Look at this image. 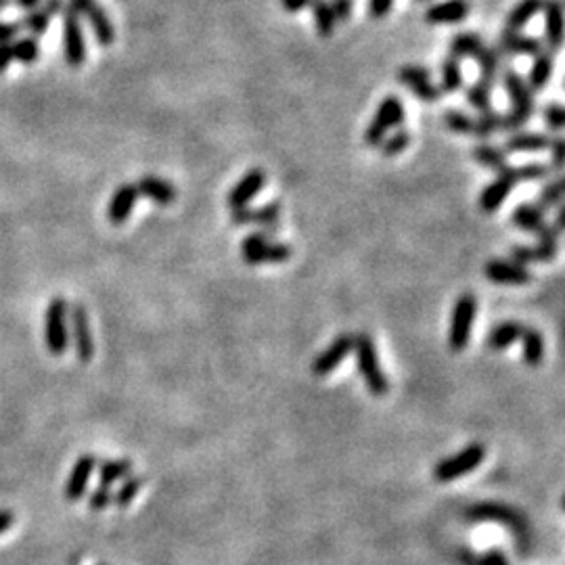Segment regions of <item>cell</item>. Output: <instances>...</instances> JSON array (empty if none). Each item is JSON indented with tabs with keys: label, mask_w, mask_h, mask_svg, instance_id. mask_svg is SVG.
<instances>
[{
	"label": "cell",
	"mask_w": 565,
	"mask_h": 565,
	"mask_svg": "<svg viewBox=\"0 0 565 565\" xmlns=\"http://www.w3.org/2000/svg\"><path fill=\"white\" fill-rule=\"evenodd\" d=\"M500 80H503L506 95H509L511 98V109L506 114H503V120H500V130L505 132L522 130L536 112L534 92L530 90V86L526 80H523V75L517 74L515 69L509 66H503V69H500Z\"/></svg>",
	"instance_id": "6da1fadb"
},
{
	"label": "cell",
	"mask_w": 565,
	"mask_h": 565,
	"mask_svg": "<svg viewBox=\"0 0 565 565\" xmlns=\"http://www.w3.org/2000/svg\"><path fill=\"white\" fill-rule=\"evenodd\" d=\"M451 55L459 57H467V59H474L480 67V80L486 82L488 86H494V82L498 80L500 69H503V59L505 57L500 55L497 49H490L480 36H475L474 32H463L457 34L451 40Z\"/></svg>",
	"instance_id": "7a4b0ae2"
},
{
	"label": "cell",
	"mask_w": 565,
	"mask_h": 565,
	"mask_svg": "<svg viewBox=\"0 0 565 565\" xmlns=\"http://www.w3.org/2000/svg\"><path fill=\"white\" fill-rule=\"evenodd\" d=\"M277 231L275 226H264V229L252 232V235L243 237L241 241V258L249 266L260 264H281L291 258V247L287 243L272 241V232Z\"/></svg>",
	"instance_id": "3957f363"
},
{
	"label": "cell",
	"mask_w": 565,
	"mask_h": 565,
	"mask_svg": "<svg viewBox=\"0 0 565 565\" xmlns=\"http://www.w3.org/2000/svg\"><path fill=\"white\" fill-rule=\"evenodd\" d=\"M354 358H357L358 375L363 377L366 388L373 396H386L389 392V381L383 373L380 358H377L375 343H373L369 334H357L354 335Z\"/></svg>",
	"instance_id": "277c9868"
},
{
	"label": "cell",
	"mask_w": 565,
	"mask_h": 565,
	"mask_svg": "<svg viewBox=\"0 0 565 565\" xmlns=\"http://www.w3.org/2000/svg\"><path fill=\"white\" fill-rule=\"evenodd\" d=\"M477 312V300L474 294H461L454 302L451 329H448V348L452 352H463L471 341V331H474Z\"/></svg>",
	"instance_id": "5b68a950"
},
{
	"label": "cell",
	"mask_w": 565,
	"mask_h": 565,
	"mask_svg": "<svg viewBox=\"0 0 565 565\" xmlns=\"http://www.w3.org/2000/svg\"><path fill=\"white\" fill-rule=\"evenodd\" d=\"M483 461H486V446L480 444V442H474V444L461 448V451L452 454V457L442 459L434 467V477L436 482L442 483L459 480V477L475 471Z\"/></svg>",
	"instance_id": "8992f818"
},
{
	"label": "cell",
	"mask_w": 565,
	"mask_h": 565,
	"mask_svg": "<svg viewBox=\"0 0 565 565\" xmlns=\"http://www.w3.org/2000/svg\"><path fill=\"white\" fill-rule=\"evenodd\" d=\"M44 340L51 354L61 357L69 346V306L66 298H52L44 314Z\"/></svg>",
	"instance_id": "52a82bcc"
},
{
	"label": "cell",
	"mask_w": 565,
	"mask_h": 565,
	"mask_svg": "<svg viewBox=\"0 0 565 565\" xmlns=\"http://www.w3.org/2000/svg\"><path fill=\"white\" fill-rule=\"evenodd\" d=\"M404 122V105H402L400 97L388 95L377 107L375 118L371 120L369 128L365 132V143L369 147H380L383 138L388 137V132L392 128H400Z\"/></svg>",
	"instance_id": "ba28073f"
},
{
	"label": "cell",
	"mask_w": 565,
	"mask_h": 565,
	"mask_svg": "<svg viewBox=\"0 0 565 565\" xmlns=\"http://www.w3.org/2000/svg\"><path fill=\"white\" fill-rule=\"evenodd\" d=\"M63 55L69 67H80L86 61V40L80 15L72 7H63Z\"/></svg>",
	"instance_id": "9c48e42d"
},
{
	"label": "cell",
	"mask_w": 565,
	"mask_h": 565,
	"mask_svg": "<svg viewBox=\"0 0 565 565\" xmlns=\"http://www.w3.org/2000/svg\"><path fill=\"white\" fill-rule=\"evenodd\" d=\"M67 7H72L80 17H84L86 21L90 23L92 34H95L97 43L101 46L114 44L115 40V27L112 20H109L107 13L97 0H69Z\"/></svg>",
	"instance_id": "30bf717a"
},
{
	"label": "cell",
	"mask_w": 565,
	"mask_h": 565,
	"mask_svg": "<svg viewBox=\"0 0 565 565\" xmlns=\"http://www.w3.org/2000/svg\"><path fill=\"white\" fill-rule=\"evenodd\" d=\"M69 340L74 341L78 360L89 363L95 357V340H92L89 312H86L82 304H75L69 310Z\"/></svg>",
	"instance_id": "8fae6325"
},
{
	"label": "cell",
	"mask_w": 565,
	"mask_h": 565,
	"mask_svg": "<svg viewBox=\"0 0 565 565\" xmlns=\"http://www.w3.org/2000/svg\"><path fill=\"white\" fill-rule=\"evenodd\" d=\"M469 520L471 522H494L503 523V526L515 530V532L523 534L528 530V523L523 520L520 511H515L514 506L503 505V503H480L474 505L469 509Z\"/></svg>",
	"instance_id": "7c38bea8"
},
{
	"label": "cell",
	"mask_w": 565,
	"mask_h": 565,
	"mask_svg": "<svg viewBox=\"0 0 565 565\" xmlns=\"http://www.w3.org/2000/svg\"><path fill=\"white\" fill-rule=\"evenodd\" d=\"M398 80L409 89L412 95H417L425 103H438L442 90L438 84L432 82V75L423 66H402L398 69Z\"/></svg>",
	"instance_id": "4fadbf2b"
},
{
	"label": "cell",
	"mask_w": 565,
	"mask_h": 565,
	"mask_svg": "<svg viewBox=\"0 0 565 565\" xmlns=\"http://www.w3.org/2000/svg\"><path fill=\"white\" fill-rule=\"evenodd\" d=\"M515 186H517V178H515L514 166H506L505 170L497 172V178H494L490 184H486V189L480 193V200H477V206H480L482 212L486 214L497 212Z\"/></svg>",
	"instance_id": "5bb4252c"
},
{
	"label": "cell",
	"mask_w": 565,
	"mask_h": 565,
	"mask_svg": "<svg viewBox=\"0 0 565 565\" xmlns=\"http://www.w3.org/2000/svg\"><path fill=\"white\" fill-rule=\"evenodd\" d=\"M352 348H354V335L341 334L340 337H337V340L331 341L317 358L312 360L310 363L312 375H317V377L331 375V373H334L337 366L343 363V358H346L348 354H352Z\"/></svg>",
	"instance_id": "9a60e30c"
},
{
	"label": "cell",
	"mask_w": 565,
	"mask_h": 565,
	"mask_svg": "<svg viewBox=\"0 0 565 565\" xmlns=\"http://www.w3.org/2000/svg\"><path fill=\"white\" fill-rule=\"evenodd\" d=\"M483 275H486L488 281L498 285H526L532 281V272L528 271V266L515 260H488L486 266H483Z\"/></svg>",
	"instance_id": "2e32d148"
},
{
	"label": "cell",
	"mask_w": 565,
	"mask_h": 565,
	"mask_svg": "<svg viewBox=\"0 0 565 565\" xmlns=\"http://www.w3.org/2000/svg\"><path fill=\"white\" fill-rule=\"evenodd\" d=\"M497 51L503 57H534L540 51H545L543 40L536 36H528L520 30H506L498 36Z\"/></svg>",
	"instance_id": "e0dca14e"
},
{
	"label": "cell",
	"mask_w": 565,
	"mask_h": 565,
	"mask_svg": "<svg viewBox=\"0 0 565 565\" xmlns=\"http://www.w3.org/2000/svg\"><path fill=\"white\" fill-rule=\"evenodd\" d=\"M264 184H266L264 170L254 168V170L246 172L241 178H239V183L229 191V195H226V206H229L231 209L249 206V201H252L254 197L264 189Z\"/></svg>",
	"instance_id": "ac0fdd59"
},
{
	"label": "cell",
	"mask_w": 565,
	"mask_h": 565,
	"mask_svg": "<svg viewBox=\"0 0 565 565\" xmlns=\"http://www.w3.org/2000/svg\"><path fill=\"white\" fill-rule=\"evenodd\" d=\"M540 13L545 15L543 44L546 46V51L555 55L563 46V3L561 0H545Z\"/></svg>",
	"instance_id": "d6986e66"
},
{
	"label": "cell",
	"mask_w": 565,
	"mask_h": 565,
	"mask_svg": "<svg viewBox=\"0 0 565 565\" xmlns=\"http://www.w3.org/2000/svg\"><path fill=\"white\" fill-rule=\"evenodd\" d=\"M138 201V189L137 184L124 183L115 189V193L112 195V200L107 203V220L115 226L124 224L130 214L134 212Z\"/></svg>",
	"instance_id": "ffe728a7"
},
{
	"label": "cell",
	"mask_w": 565,
	"mask_h": 565,
	"mask_svg": "<svg viewBox=\"0 0 565 565\" xmlns=\"http://www.w3.org/2000/svg\"><path fill=\"white\" fill-rule=\"evenodd\" d=\"M551 134L540 130H515L506 137L503 151L509 153H538V151L549 149Z\"/></svg>",
	"instance_id": "44dd1931"
},
{
	"label": "cell",
	"mask_w": 565,
	"mask_h": 565,
	"mask_svg": "<svg viewBox=\"0 0 565 565\" xmlns=\"http://www.w3.org/2000/svg\"><path fill=\"white\" fill-rule=\"evenodd\" d=\"M97 467V457L95 454H82L78 461L74 463L72 471H69L67 483H66V498L67 500H80L86 494V486L92 471Z\"/></svg>",
	"instance_id": "7402d4cb"
},
{
	"label": "cell",
	"mask_w": 565,
	"mask_h": 565,
	"mask_svg": "<svg viewBox=\"0 0 565 565\" xmlns=\"http://www.w3.org/2000/svg\"><path fill=\"white\" fill-rule=\"evenodd\" d=\"M279 214H281V203L279 201H271L262 208L246 206V208L232 209V224H239V226L254 224V226H262V229H264V226L277 224Z\"/></svg>",
	"instance_id": "603a6c76"
},
{
	"label": "cell",
	"mask_w": 565,
	"mask_h": 565,
	"mask_svg": "<svg viewBox=\"0 0 565 565\" xmlns=\"http://www.w3.org/2000/svg\"><path fill=\"white\" fill-rule=\"evenodd\" d=\"M137 189L138 195L149 197L157 206H172L174 200H177V189H174L170 180L155 177V174H145L137 183Z\"/></svg>",
	"instance_id": "cb8c5ba5"
},
{
	"label": "cell",
	"mask_w": 565,
	"mask_h": 565,
	"mask_svg": "<svg viewBox=\"0 0 565 565\" xmlns=\"http://www.w3.org/2000/svg\"><path fill=\"white\" fill-rule=\"evenodd\" d=\"M557 241L555 239H538L536 246H515L511 247V260L520 262L528 266L534 262H551L557 255Z\"/></svg>",
	"instance_id": "d4e9b609"
},
{
	"label": "cell",
	"mask_w": 565,
	"mask_h": 565,
	"mask_svg": "<svg viewBox=\"0 0 565 565\" xmlns=\"http://www.w3.org/2000/svg\"><path fill=\"white\" fill-rule=\"evenodd\" d=\"M469 15L467 0H442L434 3L432 7L425 11V21L428 23H459Z\"/></svg>",
	"instance_id": "484cf974"
},
{
	"label": "cell",
	"mask_w": 565,
	"mask_h": 565,
	"mask_svg": "<svg viewBox=\"0 0 565 565\" xmlns=\"http://www.w3.org/2000/svg\"><path fill=\"white\" fill-rule=\"evenodd\" d=\"M553 72H555V55L551 51H540L538 55H534L532 67L528 72V86L532 92H543L546 84L551 82Z\"/></svg>",
	"instance_id": "4316f807"
},
{
	"label": "cell",
	"mask_w": 565,
	"mask_h": 565,
	"mask_svg": "<svg viewBox=\"0 0 565 565\" xmlns=\"http://www.w3.org/2000/svg\"><path fill=\"white\" fill-rule=\"evenodd\" d=\"M511 223H514L517 229L534 232L536 237L540 235L546 229L545 223V209H540L536 203H520L511 214Z\"/></svg>",
	"instance_id": "83f0119b"
},
{
	"label": "cell",
	"mask_w": 565,
	"mask_h": 565,
	"mask_svg": "<svg viewBox=\"0 0 565 565\" xmlns=\"http://www.w3.org/2000/svg\"><path fill=\"white\" fill-rule=\"evenodd\" d=\"M523 329L526 327L522 323H517V320H505V323L490 329V334L486 337L488 348L494 349V352H500V349L514 346L515 341H520Z\"/></svg>",
	"instance_id": "f1b7e54d"
},
{
	"label": "cell",
	"mask_w": 565,
	"mask_h": 565,
	"mask_svg": "<svg viewBox=\"0 0 565 565\" xmlns=\"http://www.w3.org/2000/svg\"><path fill=\"white\" fill-rule=\"evenodd\" d=\"M522 357L528 366H538L545 358V337L538 329L526 327L520 337Z\"/></svg>",
	"instance_id": "f546056e"
},
{
	"label": "cell",
	"mask_w": 565,
	"mask_h": 565,
	"mask_svg": "<svg viewBox=\"0 0 565 565\" xmlns=\"http://www.w3.org/2000/svg\"><path fill=\"white\" fill-rule=\"evenodd\" d=\"M63 7H66V4H63V0H46L43 9L30 11V15L26 17L23 26H26L32 34H43V32H46V27L51 26L52 15L59 13Z\"/></svg>",
	"instance_id": "4dcf8cb0"
},
{
	"label": "cell",
	"mask_w": 565,
	"mask_h": 565,
	"mask_svg": "<svg viewBox=\"0 0 565 565\" xmlns=\"http://www.w3.org/2000/svg\"><path fill=\"white\" fill-rule=\"evenodd\" d=\"M440 90L448 92V95H454L463 89V69H461V59L454 55H448L440 66Z\"/></svg>",
	"instance_id": "1f68e13d"
},
{
	"label": "cell",
	"mask_w": 565,
	"mask_h": 565,
	"mask_svg": "<svg viewBox=\"0 0 565 565\" xmlns=\"http://www.w3.org/2000/svg\"><path fill=\"white\" fill-rule=\"evenodd\" d=\"M471 155H474V160L477 161V164L490 168V170H494V172L505 170V168L509 166L505 151L492 143L480 141L474 149H471Z\"/></svg>",
	"instance_id": "d6a6232c"
},
{
	"label": "cell",
	"mask_w": 565,
	"mask_h": 565,
	"mask_svg": "<svg viewBox=\"0 0 565 565\" xmlns=\"http://www.w3.org/2000/svg\"><path fill=\"white\" fill-rule=\"evenodd\" d=\"M543 4L545 0H520V3L509 11V17H506V30H522L526 23L532 21V17L543 11Z\"/></svg>",
	"instance_id": "836d02e7"
},
{
	"label": "cell",
	"mask_w": 565,
	"mask_h": 565,
	"mask_svg": "<svg viewBox=\"0 0 565 565\" xmlns=\"http://www.w3.org/2000/svg\"><path fill=\"white\" fill-rule=\"evenodd\" d=\"M310 9H312V15H314V26H317L320 36L323 38L334 36L337 20H335L334 9H331L329 0H312Z\"/></svg>",
	"instance_id": "e575fe53"
},
{
	"label": "cell",
	"mask_w": 565,
	"mask_h": 565,
	"mask_svg": "<svg viewBox=\"0 0 565 565\" xmlns=\"http://www.w3.org/2000/svg\"><path fill=\"white\" fill-rule=\"evenodd\" d=\"M132 474V461L126 459H115V461H103L98 463V480L105 486H112V483L124 480Z\"/></svg>",
	"instance_id": "d590c367"
},
{
	"label": "cell",
	"mask_w": 565,
	"mask_h": 565,
	"mask_svg": "<svg viewBox=\"0 0 565 565\" xmlns=\"http://www.w3.org/2000/svg\"><path fill=\"white\" fill-rule=\"evenodd\" d=\"M563 189H565V183L561 177L553 178L546 183L543 189H540L538 197H536V206H538L540 209H551V208H557L561 206L563 201Z\"/></svg>",
	"instance_id": "8d00e7d4"
},
{
	"label": "cell",
	"mask_w": 565,
	"mask_h": 565,
	"mask_svg": "<svg viewBox=\"0 0 565 565\" xmlns=\"http://www.w3.org/2000/svg\"><path fill=\"white\" fill-rule=\"evenodd\" d=\"M467 103L480 114L492 109V86L477 80V82H474L467 89Z\"/></svg>",
	"instance_id": "74e56055"
},
{
	"label": "cell",
	"mask_w": 565,
	"mask_h": 565,
	"mask_svg": "<svg viewBox=\"0 0 565 565\" xmlns=\"http://www.w3.org/2000/svg\"><path fill=\"white\" fill-rule=\"evenodd\" d=\"M411 145V132L406 130V128H396L394 134H388L386 138H383V143L380 145L381 147V153L386 157H396L400 155L402 151H404L406 147Z\"/></svg>",
	"instance_id": "f35d334b"
},
{
	"label": "cell",
	"mask_w": 565,
	"mask_h": 565,
	"mask_svg": "<svg viewBox=\"0 0 565 565\" xmlns=\"http://www.w3.org/2000/svg\"><path fill=\"white\" fill-rule=\"evenodd\" d=\"M444 124L451 128L452 132L469 134V137H474L475 118L474 115L461 112V109H448V112L444 114Z\"/></svg>",
	"instance_id": "ab89813d"
},
{
	"label": "cell",
	"mask_w": 565,
	"mask_h": 565,
	"mask_svg": "<svg viewBox=\"0 0 565 565\" xmlns=\"http://www.w3.org/2000/svg\"><path fill=\"white\" fill-rule=\"evenodd\" d=\"M500 120H503V114L494 112V109H488V112L480 114L475 118V128H474V137L480 138V141H483V138H488L490 134L498 132L500 130Z\"/></svg>",
	"instance_id": "60d3db41"
},
{
	"label": "cell",
	"mask_w": 565,
	"mask_h": 565,
	"mask_svg": "<svg viewBox=\"0 0 565 565\" xmlns=\"http://www.w3.org/2000/svg\"><path fill=\"white\" fill-rule=\"evenodd\" d=\"M143 486V480L137 475H128L126 482L122 483V486L118 488V492H115L114 497V503L120 506V509H126V506H130V503L134 498H137L138 490H141Z\"/></svg>",
	"instance_id": "b9f144b4"
},
{
	"label": "cell",
	"mask_w": 565,
	"mask_h": 565,
	"mask_svg": "<svg viewBox=\"0 0 565 565\" xmlns=\"http://www.w3.org/2000/svg\"><path fill=\"white\" fill-rule=\"evenodd\" d=\"M517 183H523V180H543L551 174V166L543 164V161H530V164L514 166Z\"/></svg>",
	"instance_id": "7bdbcfd3"
},
{
	"label": "cell",
	"mask_w": 565,
	"mask_h": 565,
	"mask_svg": "<svg viewBox=\"0 0 565 565\" xmlns=\"http://www.w3.org/2000/svg\"><path fill=\"white\" fill-rule=\"evenodd\" d=\"M13 51H15V61H21V63H34L40 55V46L36 43V38L17 40V43L13 44Z\"/></svg>",
	"instance_id": "ee69618b"
},
{
	"label": "cell",
	"mask_w": 565,
	"mask_h": 565,
	"mask_svg": "<svg viewBox=\"0 0 565 565\" xmlns=\"http://www.w3.org/2000/svg\"><path fill=\"white\" fill-rule=\"evenodd\" d=\"M543 122L551 132H561L565 124V112L561 103H549L543 107Z\"/></svg>",
	"instance_id": "f6af8a7d"
},
{
	"label": "cell",
	"mask_w": 565,
	"mask_h": 565,
	"mask_svg": "<svg viewBox=\"0 0 565 565\" xmlns=\"http://www.w3.org/2000/svg\"><path fill=\"white\" fill-rule=\"evenodd\" d=\"M114 503V494H112V488L105 486V483H101V486H97V490L90 494L89 498V506L92 511H103L107 509L109 505Z\"/></svg>",
	"instance_id": "bcb514c9"
},
{
	"label": "cell",
	"mask_w": 565,
	"mask_h": 565,
	"mask_svg": "<svg viewBox=\"0 0 565 565\" xmlns=\"http://www.w3.org/2000/svg\"><path fill=\"white\" fill-rule=\"evenodd\" d=\"M549 151H551V170L561 172L563 170V157H565V145H563V138L559 137V134L557 137H551Z\"/></svg>",
	"instance_id": "7dc6e473"
},
{
	"label": "cell",
	"mask_w": 565,
	"mask_h": 565,
	"mask_svg": "<svg viewBox=\"0 0 565 565\" xmlns=\"http://www.w3.org/2000/svg\"><path fill=\"white\" fill-rule=\"evenodd\" d=\"M471 563H474V565H509V561H506V557H505V553L500 551V549H488L482 557L471 559Z\"/></svg>",
	"instance_id": "c3c4849f"
},
{
	"label": "cell",
	"mask_w": 565,
	"mask_h": 565,
	"mask_svg": "<svg viewBox=\"0 0 565 565\" xmlns=\"http://www.w3.org/2000/svg\"><path fill=\"white\" fill-rule=\"evenodd\" d=\"M331 9H334L337 21H348L352 17L354 0H329Z\"/></svg>",
	"instance_id": "681fc988"
},
{
	"label": "cell",
	"mask_w": 565,
	"mask_h": 565,
	"mask_svg": "<svg viewBox=\"0 0 565 565\" xmlns=\"http://www.w3.org/2000/svg\"><path fill=\"white\" fill-rule=\"evenodd\" d=\"M392 4L394 0H369V13L371 17H375V20H381V17H386L389 13Z\"/></svg>",
	"instance_id": "f907efd6"
},
{
	"label": "cell",
	"mask_w": 565,
	"mask_h": 565,
	"mask_svg": "<svg viewBox=\"0 0 565 565\" xmlns=\"http://www.w3.org/2000/svg\"><path fill=\"white\" fill-rule=\"evenodd\" d=\"M13 61H15L13 44H9V43L0 44V74H3L4 69H7Z\"/></svg>",
	"instance_id": "816d5d0a"
},
{
	"label": "cell",
	"mask_w": 565,
	"mask_h": 565,
	"mask_svg": "<svg viewBox=\"0 0 565 565\" xmlns=\"http://www.w3.org/2000/svg\"><path fill=\"white\" fill-rule=\"evenodd\" d=\"M312 4V0H281V7L287 11V13H298V11H304Z\"/></svg>",
	"instance_id": "f5cc1de1"
},
{
	"label": "cell",
	"mask_w": 565,
	"mask_h": 565,
	"mask_svg": "<svg viewBox=\"0 0 565 565\" xmlns=\"http://www.w3.org/2000/svg\"><path fill=\"white\" fill-rule=\"evenodd\" d=\"M17 32H20V26H15V23H4V21H0V44L9 43V40L13 38Z\"/></svg>",
	"instance_id": "db71d44e"
},
{
	"label": "cell",
	"mask_w": 565,
	"mask_h": 565,
	"mask_svg": "<svg viewBox=\"0 0 565 565\" xmlns=\"http://www.w3.org/2000/svg\"><path fill=\"white\" fill-rule=\"evenodd\" d=\"M15 523V515L11 511H0V534L7 532V530Z\"/></svg>",
	"instance_id": "11a10c76"
},
{
	"label": "cell",
	"mask_w": 565,
	"mask_h": 565,
	"mask_svg": "<svg viewBox=\"0 0 565 565\" xmlns=\"http://www.w3.org/2000/svg\"><path fill=\"white\" fill-rule=\"evenodd\" d=\"M553 226L561 232L563 231V208L557 206V214H555V223H553Z\"/></svg>",
	"instance_id": "9f6ffc18"
},
{
	"label": "cell",
	"mask_w": 565,
	"mask_h": 565,
	"mask_svg": "<svg viewBox=\"0 0 565 565\" xmlns=\"http://www.w3.org/2000/svg\"><path fill=\"white\" fill-rule=\"evenodd\" d=\"M38 3H40V0H17V4H20V7H21V9H26V11L36 9V7H38Z\"/></svg>",
	"instance_id": "6f0895ef"
},
{
	"label": "cell",
	"mask_w": 565,
	"mask_h": 565,
	"mask_svg": "<svg viewBox=\"0 0 565 565\" xmlns=\"http://www.w3.org/2000/svg\"><path fill=\"white\" fill-rule=\"evenodd\" d=\"M9 4V0H0V9H4Z\"/></svg>",
	"instance_id": "680465c9"
},
{
	"label": "cell",
	"mask_w": 565,
	"mask_h": 565,
	"mask_svg": "<svg viewBox=\"0 0 565 565\" xmlns=\"http://www.w3.org/2000/svg\"><path fill=\"white\" fill-rule=\"evenodd\" d=\"M415 3H428V0H415Z\"/></svg>",
	"instance_id": "91938a15"
},
{
	"label": "cell",
	"mask_w": 565,
	"mask_h": 565,
	"mask_svg": "<svg viewBox=\"0 0 565 565\" xmlns=\"http://www.w3.org/2000/svg\"><path fill=\"white\" fill-rule=\"evenodd\" d=\"M101 565H103V563H101Z\"/></svg>",
	"instance_id": "94428289"
}]
</instances>
